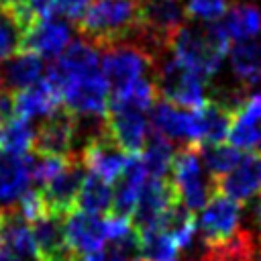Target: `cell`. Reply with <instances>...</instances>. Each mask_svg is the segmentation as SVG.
I'll return each mask as SVG.
<instances>
[{
	"label": "cell",
	"instance_id": "1",
	"mask_svg": "<svg viewBox=\"0 0 261 261\" xmlns=\"http://www.w3.org/2000/svg\"><path fill=\"white\" fill-rule=\"evenodd\" d=\"M139 29L137 0H92L86 14L77 20V31L86 43L104 49L130 41Z\"/></svg>",
	"mask_w": 261,
	"mask_h": 261
},
{
	"label": "cell",
	"instance_id": "2",
	"mask_svg": "<svg viewBox=\"0 0 261 261\" xmlns=\"http://www.w3.org/2000/svg\"><path fill=\"white\" fill-rule=\"evenodd\" d=\"M230 49V37L220 20H210L204 27H181L171 41L169 51L184 65L202 77H212Z\"/></svg>",
	"mask_w": 261,
	"mask_h": 261
},
{
	"label": "cell",
	"instance_id": "3",
	"mask_svg": "<svg viewBox=\"0 0 261 261\" xmlns=\"http://www.w3.org/2000/svg\"><path fill=\"white\" fill-rule=\"evenodd\" d=\"M153 82L157 90V98L179 106L184 110L200 108L208 98H206V88H204V77L198 75L194 69L184 65L179 59L171 57H161L155 63L153 69Z\"/></svg>",
	"mask_w": 261,
	"mask_h": 261
},
{
	"label": "cell",
	"instance_id": "4",
	"mask_svg": "<svg viewBox=\"0 0 261 261\" xmlns=\"http://www.w3.org/2000/svg\"><path fill=\"white\" fill-rule=\"evenodd\" d=\"M169 181L175 188L177 200L192 212L202 210L216 194V181L204 175L200 163V145H181L171 161Z\"/></svg>",
	"mask_w": 261,
	"mask_h": 261
},
{
	"label": "cell",
	"instance_id": "5",
	"mask_svg": "<svg viewBox=\"0 0 261 261\" xmlns=\"http://www.w3.org/2000/svg\"><path fill=\"white\" fill-rule=\"evenodd\" d=\"M157 59L137 41H122L102 49L100 69L112 92H120L141 77H153Z\"/></svg>",
	"mask_w": 261,
	"mask_h": 261
},
{
	"label": "cell",
	"instance_id": "6",
	"mask_svg": "<svg viewBox=\"0 0 261 261\" xmlns=\"http://www.w3.org/2000/svg\"><path fill=\"white\" fill-rule=\"evenodd\" d=\"M61 104L75 116H106L110 86L100 67L67 77L57 86Z\"/></svg>",
	"mask_w": 261,
	"mask_h": 261
},
{
	"label": "cell",
	"instance_id": "7",
	"mask_svg": "<svg viewBox=\"0 0 261 261\" xmlns=\"http://www.w3.org/2000/svg\"><path fill=\"white\" fill-rule=\"evenodd\" d=\"M77 118L63 104L45 118V122L35 130L33 151L39 157L55 159H77Z\"/></svg>",
	"mask_w": 261,
	"mask_h": 261
},
{
	"label": "cell",
	"instance_id": "8",
	"mask_svg": "<svg viewBox=\"0 0 261 261\" xmlns=\"http://www.w3.org/2000/svg\"><path fill=\"white\" fill-rule=\"evenodd\" d=\"M84 177H86V167L82 165L80 159H71L53 179L37 188L45 202L47 216H53L65 222V218L75 212L77 194Z\"/></svg>",
	"mask_w": 261,
	"mask_h": 261
},
{
	"label": "cell",
	"instance_id": "9",
	"mask_svg": "<svg viewBox=\"0 0 261 261\" xmlns=\"http://www.w3.org/2000/svg\"><path fill=\"white\" fill-rule=\"evenodd\" d=\"M104 120L110 139L126 155H139L145 149L149 139V122L143 110L108 102Z\"/></svg>",
	"mask_w": 261,
	"mask_h": 261
},
{
	"label": "cell",
	"instance_id": "10",
	"mask_svg": "<svg viewBox=\"0 0 261 261\" xmlns=\"http://www.w3.org/2000/svg\"><path fill=\"white\" fill-rule=\"evenodd\" d=\"M239 220L241 204L216 192L202 208V214L196 222V234L204 245L222 243L239 230Z\"/></svg>",
	"mask_w": 261,
	"mask_h": 261
},
{
	"label": "cell",
	"instance_id": "11",
	"mask_svg": "<svg viewBox=\"0 0 261 261\" xmlns=\"http://www.w3.org/2000/svg\"><path fill=\"white\" fill-rule=\"evenodd\" d=\"M128 157L108 135V130L92 137L90 141H86L80 151H77V159L82 161V165L86 169H90V173L102 177L104 181L112 184L120 177V173L124 171Z\"/></svg>",
	"mask_w": 261,
	"mask_h": 261
},
{
	"label": "cell",
	"instance_id": "12",
	"mask_svg": "<svg viewBox=\"0 0 261 261\" xmlns=\"http://www.w3.org/2000/svg\"><path fill=\"white\" fill-rule=\"evenodd\" d=\"M173 202H177V194L169 179H147L130 218L135 230H157L163 214Z\"/></svg>",
	"mask_w": 261,
	"mask_h": 261
},
{
	"label": "cell",
	"instance_id": "13",
	"mask_svg": "<svg viewBox=\"0 0 261 261\" xmlns=\"http://www.w3.org/2000/svg\"><path fill=\"white\" fill-rule=\"evenodd\" d=\"M71 43V27L61 18H45L33 22L20 37V49L41 59H57Z\"/></svg>",
	"mask_w": 261,
	"mask_h": 261
},
{
	"label": "cell",
	"instance_id": "14",
	"mask_svg": "<svg viewBox=\"0 0 261 261\" xmlns=\"http://www.w3.org/2000/svg\"><path fill=\"white\" fill-rule=\"evenodd\" d=\"M151 124L153 130L167 141H181V145H198L194 110L190 112L157 98L151 106Z\"/></svg>",
	"mask_w": 261,
	"mask_h": 261
},
{
	"label": "cell",
	"instance_id": "15",
	"mask_svg": "<svg viewBox=\"0 0 261 261\" xmlns=\"http://www.w3.org/2000/svg\"><path fill=\"white\" fill-rule=\"evenodd\" d=\"M216 192L245 204L255 194H261V153L253 151L241 157L237 167L216 181Z\"/></svg>",
	"mask_w": 261,
	"mask_h": 261
},
{
	"label": "cell",
	"instance_id": "16",
	"mask_svg": "<svg viewBox=\"0 0 261 261\" xmlns=\"http://www.w3.org/2000/svg\"><path fill=\"white\" fill-rule=\"evenodd\" d=\"M33 155L0 151V208H12L29 190Z\"/></svg>",
	"mask_w": 261,
	"mask_h": 261
},
{
	"label": "cell",
	"instance_id": "17",
	"mask_svg": "<svg viewBox=\"0 0 261 261\" xmlns=\"http://www.w3.org/2000/svg\"><path fill=\"white\" fill-rule=\"evenodd\" d=\"M63 230H65L67 245L77 255L100 251L108 239L106 237V220H102L96 214L82 212V210H75L73 214H69L65 218Z\"/></svg>",
	"mask_w": 261,
	"mask_h": 261
},
{
	"label": "cell",
	"instance_id": "18",
	"mask_svg": "<svg viewBox=\"0 0 261 261\" xmlns=\"http://www.w3.org/2000/svg\"><path fill=\"white\" fill-rule=\"evenodd\" d=\"M147 181L145 167L141 163V155H130L124 171L116 179V186L112 188V210L110 216H122L130 218L133 210L137 206V200L143 192V186Z\"/></svg>",
	"mask_w": 261,
	"mask_h": 261
},
{
	"label": "cell",
	"instance_id": "19",
	"mask_svg": "<svg viewBox=\"0 0 261 261\" xmlns=\"http://www.w3.org/2000/svg\"><path fill=\"white\" fill-rule=\"evenodd\" d=\"M43 73V59L29 51H16L0 65V88L8 94H16L35 86Z\"/></svg>",
	"mask_w": 261,
	"mask_h": 261
},
{
	"label": "cell",
	"instance_id": "20",
	"mask_svg": "<svg viewBox=\"0 0 261 261\" xmlns=\"http://www.w3.org/2000/svg\"><path fill=\"white\" fill-rule=\"evenodd\" d=\"M61 106L59 92L47 82L39 80L35 86L12 94V112L18 118L31 120L37 116H51Z\"/></svg>",
	"mask_w": 261,
	"mask_h": 261
},
{
	"label": "cell",
	"instance_id": "21",
	"mask_svg": "<svg viewBox=\"0 0 261 261\" xmlns=\"http://www.w3.org/2000/svg\"><path fill=\"white\" fill-rule=\"evenodd\" d=\"M196 130H198V145H220L228 139V130L232 124V114L208 98L200 108L194 110Z\"/></svg>",
	"mask_w": 261,
	"mask_h": 261
},
{
	"label": "cell",
	"instance_id": "22",
	"mask_svg": "<svg viewBox=\"0 0 261 261\" xmlns=\"http://www.w3.org/2000/svg\"><path fill=\"white\" fill-rule=\"evenodd\" d=\"M0 239L6 245V249L18 255L20 259H37L33 230L29 226V220H24V216L18 212L16 206L2 210Z\"/></svg>",
	"mask_w": 261,
	"mask_h": 261
},
{
	"label": "cell",
	"instance_id": "23",
	"mask_svg": "<svg viewBox=\"0 0 261 261\" xmlns=\"http://www.w3.org/2000/svg\"><path fill=\"white\" fill-rule=\"evenodd\" d=\"M259 253V243L249 228H239L222 243L204 245L198 261H253Z\"/></svg>",
	"mask_w": 261,
	"mask_h": 261
},
{
	"label": "cell",
	"instance_id": "24",
	"mask_svg": "<svg viewBox=\"0 0 261 261\" xmlns=\"http://www.w3.org/2000/svg\"><path fill=\"white\" fill-rule=\"evenodd\" d=\"M228 59L232 73L243 84V88L261 82V39L234 43L228 49Z\"/></svg>",
	"mask_w": 261,
	"mask_h": 261
},
{
	"label": "cell",
	"instance_id": "25",
	"mask_svg": "<svg viewBox=\"0 0 261 261\" xmlns=\"http://www.w3.org/2000/svg\"><path fill=\"white\" fill-rule=\"evenodd\" d=\"M159 230L165 232L177 247V251H186L196 241V218L194 214L177 200L173 202L159 222Z\"/></svg>",
	"mask_w": 261,
	"mask_h": 261
},
{
	"label": "cell",
	"instance_id": "26",
	"mask_svg": "<svg viewBox=\"0 0 261 261\" xmlns=\"http://www.w3.org/2000/svg\"><path fill=\"white\" fill-rule=\"evenodd\" d=\"M230 41H253L261 37V8L249 2L234 4L226 10V18L222 20Z\"/></svg>",
	"mask_w": 261,
	"mask_h": 261
},
{
	"label": "cell",
	"instance_id": "27",
	"mask_svg": "<svg viewBox=\"0 0 261 261\" xmlns=\"http://www.w3.org/2000/svg\"><path fill=\"white\" fill-rule=\"evenodd\" d=\"M173 155H175V151L167 139H163L157 133L149 135L147 145L141 153V163L145 167L147 177L149 179H167Z\"/></svg>",
	"mask_w": 261,
	"mask_h": 261
},
{
	"label": "cell",
	"instance_id": "28",
	"mask_svg": "<svg viewBox=\"0 0 261 261\" xmlns=\"http://www.w3.org/2000/svg\"><path fill=\"white\" fill-rule=\"evenodd\" d=\"M77 206L82 212L88 214H106L112 210V184L104 181L102 177L94 173H86L80 194H77Z\"/></svg>",
	"mask_w": 261,
	"mask_h": 261
},
{
	"label": "cell",
	"instance_id": "29",
	"mask_svg": "<svg viewBox=\"0 0 261 261\" xmlns=\"http://www.w3.org/2000/svg\"><path fill=\"white\" fill-rule=\"evenodd\" d=\"M33 139L35 128L31 126V120L12 116L0 124V151L12 155H27L29 149H33Z\"/></svg>",
	"mask_w": 261,
	"mask_h": 261
},
{
	"label": "cell",
	"instance_id": "30",
	"mask_svg": "<svg viewBox=\"0 0 261 261\" xmlns=\"http://www.w3.org/2000/svg\"><path fill=\"white\" fill-rule=\"evenodd\" d=\"M241 151L232 145H200V159L204 161V167L214 181L230 173L241 161Z\"/></svg>",
	"mask_w": 261,
	"mask_h": 261
},
{
	"label": "cell",
	"instance_id": "31",
	"mask_svg": "<svg viewBox=\"0 0 261 261\" xmlns=\"http://www.w3.org/2000/svg\"><path fill=\"white\" fill-rule=\"evenodd\" d=\"M177 253L179 251L175 243L159 228L139 232V259L141 261H175Z\"/></svg>",
	"mask_w": 261,
	"mask_h": 261
},
{
	"label": "cell",
	"instance_id": "32",
	"mask_svg": "<svg viewBox=\"0 0 261 261\" xmlns=\"http://www.w3.org/2000/svg\"><path fill=\"white\" fill-rule=\"evenodd\" d=\"M228 141L234 149L243 151H259L261 149V124L253 122L241 114L232 116V124L228 130Z\"/></svg>",
	"mask_w": 261,
	"mask_h": 261
},
{
	"label": "cell",
	"instance_id": "33",
	"mask_svg": "<svg viewBox=\"0 0 261 261\" xmlns=\"http://www.w3.org/2000/svg\"><path fill=\"white\" fill-rule=\"evenodd\" d=\"M20 37H22V33H20L16 20L8 12L0 10V59L2 61L20 49Z\"/></svg>",
	"mask_w": 261,
	"mask_h": 261
},
{
	"label": "cell",
	"instance_id": "34",
	"mask_svg": "<svg viewBox=\"0 0 261 261\" xmlns=\"http://www.w3.org/2000/svg\"><path fill=\"white\" fill-rule=\"evenodd\" d=\"M228 0H184V8L188 16L204 18V20H218L226 12Z\"/></svg>",
	"mask_w": 261,
	"mask_h": 261
},
{
	"label": "cell",
	"instance_id": "35",
	"mask_svg": "<svg viewBox=\"0 0 261 261\" xmlns=\"http://www.w3.org/2000/svg\"><path fill=\"white\" fill-rule=\"evenodd\" d=\"M16 208H18V212L24 216V220H29L31 224H33L35 220H39V218L47 216L45 202H43L41 192H39L37 188H29V190L22 194V198L18 200Z\"/></svg>",
	"mask_w": 261,
	"mask_h": 261
},
{
	"label": "cell",
	"instance_id": "36",
	"mask_svg": "<svg viewBox=\"0 0 261 261\" xmlns=\"http://www.w3.org/2000/svg\"><path fill=\"white\" fill-rule=\"evenodd\" d=\"M55 4H57V0H27L24 2V12H27V16H29L31 22L53 18Z\"/></svg>",
	"mask_w": 261,
	"mask_h": 261
},
{
	"label": "cell",
	"instance_id": "37",
	"mask_svg": "<svg viewBox=\"0 0 261 261\" xmlns=\"http://www.w3.org/2000/svg\"><path fill=\"white\" fill-rule=\"evenodd\" d=\"M90 4H92V0H57L55 12H59L67 20H80L86 14Z\"/></svg>",
	"mask_w": 261,
	"mask_h": 261
},
{
	"label": "cell",
	"instance_id": "38",
	"mask_svg": "<svg viewBox=\"0 0 261 261\" xmlns=\"http://www.w3.org/2000/svg\"><path fill=\"white\" fill-rule=\"evenodd\" d=\"M24 2H27V0H0V10L8 12V14L16 20L20 33H24V31L31 27V20H29V16H27V12H24Z\"/></svg>",
	"mask_w": 261,
	"mask_h": 261
},
{
	"label": "cell",
	"instance_id": "39",
	"mask_svg": "<svg viewBox=\"0 0 261 261\" xmlns=\"http://www.w3.org/2000/svg\"><path fill=\"white\" fill-rule=\"evenodd\" d=\"M237 114H241V116H245V118L261 124V92L247 94V98L243 100V104L237 110Z\"/></svg>",
	"mask_w": 261,
	"mask_h": 261
},
{
	"label": "cell",
	"instance_id": "40",
	"mask_svg": "<svg viewBox=\"0 0 261 261\" xmlns=\"http://www.w3.org/2000/svg\"><path fill=\"white\" fill-rule=\"evenodd\" d=\"M77 261H126V259H122L114 249H100V251H94V253L80 255Z\"/></svg>",
	"mask_w": 261,
	"mask_h": 261
},
{
	"label": "cell",
	"instance_id": "41",
	"mask_svg": "<svg viewBox=\"0 0 261 261\" xmlns=\"http://www.w3.org/2000/svg\"><path fill=\"white\" fill-rule=\"evenodd\" d=\"M0 261H24V259H20L18 255L10 253L8 249H0Z\"/></svg>",
	"mask_w": 261,
	"mask_h": 261
},
{
	"label": "cell",
	"instance_id": "42",
	"mask_svg": "<svg viewBox=\"0 0 261 261\" xmlns=\"http://www.w3.org/2000/svg\"><path fill=\"white\" fill-rule=\"evenodd\" d=\"M255 218H257V230H259L257 243H259V253H261V198H259V204H257V214H255Z\"/></svg>",
	"mask_w": 261,
	"mask_h": 261
},
{
	"label": "cell",
	"instance_id": "43",
	"mask_svg": "<svg viewBox=\"0 0 261 261\" xmlns=\"http://www.w3.org/2000/svg\"><path fill=\"white\" fill-rule=\"evenodd\" d=\"M2 210H4V208H0V222H2Z\"/></svg>",
	"mask_w": 261,
	"mask_h": 261
},
{
	"label": "cell",
	"instance_id": "44",
	"mask_svg": "<svg viewBox=\"0 0 261 261\" xmlns=\"http://www.w3.org/2000/svg\"><path fill=\"white\" fill-rule=\"evenodd\" d=\"M137 261H141V259H137Z\"/></svg>",
	"mask_w": 261,
	"mask_h": 261
},
{
	"label": "cell",
	"instance_id": "45",
	"mask_svg": "<svg viewBox=\"0 0 261 261\" xmlns=\"http://www.w3.org/2000/svg\"><path fill=\"white\" fill-rule=\"evenodd\" d=\"M0 90H2V88H0ZM0 124H2V122H0Z\"/></svg>",
	"mask_w": 261,
	"mask_h": 261
},
{
	"label": "cell",
	"instance_id": "46",
	"mask_svg": "<svg viewBox=\"0 0 261 261\" xmlns=\"http://www.w3.org/2000/svg\"><path fill=\"white\" fill-rule=\"evenodd\" d=\"M259 261H261V259H259Z\"/></svg>",
	"mask_w": 261,
	"mask_h": 261
}]
</instances>
